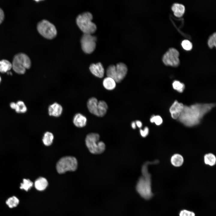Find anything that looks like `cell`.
I'll list each match as a JSON object with an SVG mask.
<instances>
[{
	"mask_svg": "<svg viewBox=\"0 0 216 216\" xmlns=\"http://www.w3.org/2000/svg\"><path fill=\"white\" fill-rule=\"evenodd\" d=\"M215 106L214 103H196L190 106L184 105L178 119L187 127L194 126L198 124L204 116Z\"/></svg>",
	"mask_w": 216,
	"mask_h": 216,
	"instance_id": "obj_1",
	"label": "cell"
},
{
	"mask_svg": "<svg viewBox=\"0 0 216 216\" xmlns=\"http://www.w3.org/2000/svg\"><path fill=\"white\" fill-rule=\"evenodd\" d=\"M158 162V160L152 162L146 161L142 166V176L137 182L136 189L140 196L145 200L151 199L153 195L152 190L151 175L148 171V166L156 164Z\"/></svg>",
	"mask_w": 216,
	"mask_h": 216,
	"instance_id": "obj_2",
	"label": "cell"
},
{
	"mask_svg": "<svg viewBox=\"0 0 216 216\" xmlns=\"http://www.w3.org/2000/svg\"><path fill=\"white\" fill-rule=\"evenodd\" d=\"M92 14L88 12L83 13L77 16V24L84 34H91L96 31L97 26L95 24L92 22Z\"/></svg>",
	"mask_w": 216,
	"mask_h": 216,
	"instance_id": "obj_3",
	"label": "cell"
},
{
	"mask_svg": "<svg viewBox=\"0 0 216 216\" xmlns=\"http://www.w3.org/2000/svg\"><path fill=\"white\" fill-rule=\"evenodd\" d=\"M100 136L96 133H90L86 136L85 139L86 146L90 152L93 154L102 153L105 150V145L99 140Z\"/></svg>",
	"mask_w": 216,
	"mask_h": 216,
	"instance_id": "obj_4",
	"label": "cell"
},
{
	"mask_svg": "<svg viewBox=\"0 0 216 216\" xmlns=\"http://www.w3.org/2000/svg\"><path fill=\"white\" fill-rule=\"evenodd\" d=\"M31 61L28 56L25 53H21L16 55L12 63V68L16 73L24 74L26 69L31 66Z\"/></svg>",
	"mask_w": 216,
	"mask_h": 216,
	"instance_id": "obj_5",
	"label": "cell"
},
{
	"mask_svg": "<svg viewBox=\"0 0 216 216\" xmlns=\"http://www.w3.org/2000/svg\"><path fill=\"white\" fill-rule=\"evenodd\" d=\"M128 71L126 65L123 63L119 62L116 65H111L106 70L107 77L114 79L116 82H120L126 76Z\"/></svg>",
	"mask_w": 216,
	"mask_h": 216,
	"instance_id": "obj_6",
	"label": "cell"
},
{
	"mask_svg": "<svg viewBox=\"0 0 216 216\" xmlns=\"http://www.w3.org/2000/svg\"><path fill=\"white\" fill-rule=\"evenodd\" d=\"M77 166V161L76 158L72 156H65L61 158L56 165L57 171L62 174L67 171H75Z\"/></svg>",
	"mask_w": 216,
	"mask_h": 216,
	"instance_id": "obj_7",
	"label": "cell"
},
{
	"mask_svg": "<svg viewBox=\"0 0 216 216\" xmlns=\"http://www.w3.org/2000/svg\"><path fill=\"white\" fill-rule=\"evenodd\" d=\"M37 29L41 35L48 39L53 38L57 34V30L55 26L46 20H42L39 22Z\"/></svg>",
	"mask_w": 216,
	"mask_h": 216,
	"instance_id": "obj_8",
	"label": "cell"
},
{
	"mask_svg": "<svg viewBox=\"0 0 216 216\" xmlns=\"http://www.w3.org/2000/svg\"><path fill=\"white\" fill-rule=\"evenodd\" d=\"M179 53L178 50L174 48L169 49L164 54L162 61L166 65L176 67L179 64Z\"/></svg>",
	"mask_w": 216,
	"mask_h": 216,
	"instance_id": "obj_9",
	"label": "cell"
},
{
	"mask_svg": "<svg viewBox=\"0 0 216 216\" xmlns=\"http://www.w3.org/2000/svg\"><path fill=\"white\" fill-rule=\"evenodd\" d=\"M97 38L91 34H84L81 39L82 48L86 53L89 54L94 50L96 46Z\"/></svg>",
	"mask_w": 216,
	"mask_h": 216,
	"instance_id": "obj_10",
	"label": "cell"
},
{
	"mask_svg": "<svg viewBox=\"0 0 216 216\" xmlns=\"http://www.w3.org/2000/svg\"><path fill=\"white\" fill-rule=\"evenodd\" d=\"M184 105L177 100H175L170 108L171 116L174 119H177L182 111Z\"/></svg>",
	"mask_w": 216,
	"mask_h": 216,
	"instance_id": "obj_11",
	"label": "cell"
},
{
	"mask_svg": "<svg viewBox=\"0 0 216 216\" xmlns=\"http://www.w3.org/2000/svg\"><path fill=\"white\" fill-rule=\"evenodd\" d=\"M91 73L95 76L100 78H102L104 75V69L100 62L91 64L89 68Z\"/></svg>",
	"mask_w": 216,
	"mask_h": 216,
	"instance_id": "obj_12",
	"label": "cell"
},
{
	"mask_svg": "<svg viewBox=\"0 0 216 216\" xmlns=\"http://www.w3.org/2000/svg\"><path fill=\"white\" fill-rule=\"evenodd\" d=\"M62 110V107L60 104L55 103L49 107L48 113L50 116L58 117L61 115Z\"/></svg>",
	"mask_w": 216,
	"mask_h": 216,
	"instance_id": "obj_13",
	"label": "cell"
},
{
	"mask_svg": "<svg viewBox=\"0 0 216 216\" xmlns=\"http://www.w3.org/2000/svg\"><path fill=\"white\" fill-rule=\"evenodd\" d=\"M98 101L96 98L92 97L87 102V106L89 111L92 114L98 116Z\"/></svg>",
	"mask_w": 216,
	"mask_h": 216,
	"instance_id": "obj_14",
	"label": "cell"
},
{
	"mask_svg": "<svg viewBox=\"0 0 216 216\" xmlns=\"http://www.w3.org/2000/svg\"><path fill=\"white\" fill-rule=\"evenodd\" d=\"M73 122L76 127L82 128L85 126L86 124L87 119L86 117L80 113L76 114L74 116Z\"/></svg>",
	"mask_w": 216,
	"mask_h": 216,
	"instance_id": "obj_15",
	"label": "cell"
},
{
	"mask_svg": "<svg viewBox=\"0 0 216 216\" xmlns=\"http://www.w3.org/2000/svg\"><path fill=\"white\" fill-rule=\"evenodd\" d=\"M172 10L174 15L178 17H181L184 14L185 10L184 6L182 4L178 3H174L171 7Z\"/></svg>",
	"mask_w": 216,
	"mask_h": 216,
	"instance_id": "obj_16",
	"label": "cell"
},
{
	"mask_svg": "<svg viewBox=\"0 0 216 216\" xmlns=\"http://www.w3.org/2000/svg\"><path fill=\"white\" fill-rule=\"evenodd\" d=\"M48 185V182L44 178L40 177L38 178L34 182V185L35 188L39 191L45 190Z\"/></svg>",
	"mask_w": 216,
	"mask_h": 216,
	"instance_id": "obj_17",
	"label": "cell"
},
{
	"mask_svg": "<svg viewBox=\"0 0 216 216\" xmlns=\"http://www.w3.org/2000/svg\"><path fill=\"white\" fill-rule=\"evenodd\" d=\"M184 161L183 157L179 154H175L172 156L170 159V162L172 165L176 167L181 166Z\"/></svg>",
	"mask_w": 216,
	"mask_h": 216,
	"instance_id": "obj_18",
	"label": "cell"
},
{
	"mask_svg": "<svg viewBox=\"0 0 216 216\" xmlns=\"http://www.w3.org/2000/svg\"><path fill=\"white\" fill-rule=\"evenodd\" d=\"M116 82L112 78L107 77L103 81V85L104 87L108 90H112L116 87Z\"/></svg>",
	"mask_w": 216,
	"mask_h": 216,
	"instance_id": "obj_19",
	"label": "cell"
},
{
	"mask_svg": "<svg viewBox=\"0 0 216 216\" xmlns=\"http://www.w3.org/2000/svg\"><path fill=\"white\" fill-rule=\"evenodd\" d=\"M98 116L102 117L106 114L108 109V106L106 103L103 100L98 101Z\"/></svg>",
	"mask_w": 216,
	"mask_h": 216,
	"instance_id": "obj_20",
	"label": "cell"
},
{
	"mask_svg": "<svg viewBox=\"0 0 216 216\" xmlns=\"http://www.w3.org/2000/svg\"><path fill=\"white\" fill-rule=\"evenodd\" d=\"M12 68V63L6 59L0 61V72L5 73L9 71Z\"/></svg>",
	"mask_w": 216,
	"mask_h": 216,
	"instance_id": "obj_21",
	"label": "cell"
},
{
	"mask_svg": "<svg viewBox=\"0 0 216 216\" xmlns=\"http://www.w3.org/2000/svg\"><path fill=\"white\" fill-rule=\"evenodd\" d=\"M204 160L205 164L211 166H214L216 163V157L212 153H208L205 154Z\"/></svg>",
	"mask_w": 216,
	"mask_h": 216,
	"instance_id": "obj_22",
	"label": "cell"
},
{
	"mask_svg": "<svg viewBox=\"0 0 216 216\" xmlns=\"http://www.w3.org/2000/svg\"><path fill=\"white\" fill-rule=\"evenodd\" d=\"M54 136L51 132H47L45 133L42 139L44 144L46 146H49L52 143Z\"/></svg>",
	"mask_w": 216,
	"mask_h": 216,
	"instance_id": "obj_23",
	"label": "cell"
},
{
	"mask_svg": "<svg viewBox=\"0 0 216 216\" xmlns=\"http://www.w3.org/2000/svg\"><path fill=\"white\" fill-rule=\"evenodd\" d=\"M14 110L17 113H24L27 111V108L23 102L18 101L16 103V107Z\"/></svg>",
	"mask_w": 216,
	"mask_h": 216,
	"instance_id": "obj_24",
	"label": "cell"
},
{
	"mask_svg": "<svg viewBox=\"0 0 216 216\" xmlns=\"http://www.w3.org/2000/svg\"><path fill=\"white\" fill-rule=\"evenodd\" d=\"M33 184V182L29 179L24 178L23 180L22 183L20 184V188L28 191L32 187Z\"/></svg>",
	"mask_w": 216,
	"mask_h": 216,
	"instance_id": "obj_25",
	"label": "cell"
},
{
	"mask_svg": "<svg viewBox=\"0 0 216 216\" xmlns=\"http://www.w3.org/2000/svg\"><path fill=\"white\" fill-rule=\"evenodd\" d=\"M172 86L173 89L179 93L182 92L185 88L184 84L178 80L174 81Z\"/></svg>",
	"mask_w": 216,
	"mask_h": 216,
	"instance_id": "obj_26",
	"label": "cell"
},
{
	"mask_svg": "<svg viewBox=\"0 0 216 216\" xmlns=\"http://www.w3.org/2000/svg\"><path fill=\"white\" fill-rule=\"evenodd\" d=\"M19 200L15 196H13L9 198L6 201V203L10 208L16 207L18 204Z\"/></svg>",
	"mask_w": 216,
	"mask_h": 216,
	"instance_id": "obj_27",
	"label": "cell"
},
{
	"mask_svg": "<svg viewBox=\"0 0 216 216\" xmlns=\"http://www.w3.org/2000/svg\"><path fill=\"white\" fill-rule=\"evenodd\" d=\"M151 123H154L157 125H160L163 123V119L159 115L152 116L150 119Z\"/></svg>",
	"mask_w": 216,
	"mask_h": 216,
	"instance_id": "obj_28",
	"label": "cell"
},
{
	"mask_svg": "<svg viewBox=\"0 0 216 216\" xmlns=\"http://www.w3.org/2000/svg\"><path fill=\"white\" fill-rule=\"evenodd\" d=\"M216 33H214L210 36L208 39V44L209 47L212 48L213 47L216 46Z\"/></svg>",
	"mask_w": 216,
	"mask_h": 216,
	"instance_id": "obj_29",
	"label": "cell"
},
{
	"mask_svg": "<svg viewBox=\"0 0 216 216\" xmlns=\"http://www.w3.org/2000/svg\"><path fill=\"white\" fill-rule=\"evenodd\" d=\"M181 45L183 48L186 50H190L192 48V43L188 40H183L182 42Z\"/></svg>",
	"mask_w": 216,
	"mask_h": 216,
	"instance_id": "obj_30",
	"label": "cell"
},
{
	"mask_svg": "<svg viewBox=\"0 0 216 216\" xmlns=\"http://www.w3.org/2000/svg\"><path fill=\"white\" fill-rule=\"evenodd\" d=\"M179 216H195V214L193 212L186 209L181 210L179 214Z\"/></svg>",
	"mask_w": 216,
	"mask_h": 216,
	"instance_id": "obj_31",
	"label": "cell"
},
{
	"mask_svg": "<svg viewBox=\"0 0 216 216\" xmlns=\"http://www.w3.org/2000/svg\"><path fill=\"white\" fill-rule=\"evenodd\" d=\"M149 132V128L147 127H145L143 130L142 129L140 130V133L141 136L144 137H146L148 135Z\"/></svg>",
	"mask_w": 216,
	"mask_h": 216,
	"instance_id": "obj_32",
	"label": "cell"
},
{
	"mask_svg": "<svg viewBox=\"0 0 216 216\" xmlns=\"http://www.w3.org/2000/svg\"><path fill=\"white\" fill-rule=\"evenodd\" d=\"M4 19V14L3 10L0 8V24L2 22Z\"/></svg>",
	"mask_w": 216,
	"mask_h": 216,
	"instance_id": "obj_33",
	"label": "cell"
},
{
	"mask_svg": "<svg viewBox=\"0 0 216 216\" xmlns=\"http://www.w3.org/2000/svg\"><path fill=\"white\" fill-rule=\"evenodd\" d=\"M136 124L139 128H141L142 126V124L141 122L139 120H137L136 122Z\"/></svg>",
	"mask_w": 216,
	"mask_h": 216,
	"instance_id": "obj_34",
	"label": "cell"
},
{
	"mask_svg": "<svg viewBox=\"0 0 216 216\" xmlns=\"http://www.w3.org/2000/svg\"><path fill=\"white\" fill-rule=\"evenodd\" d=\"M10 106L12 109L14 110L16 107V103L13 102L11 103Z\"/></svg>",
	"mask_w": 216,
	"mask_h": 216,
	"instance_id": "obj_35",
	"label": "cell"
},
{
	"mask_svg": "<svg viewBox=\"0 0 216 216\" xmlns=\"http://www.w3.org/2000/svg\"><path fill=\"white\" fill-rule=\"evenodd\" d=\"M131 127L132 128L134 129H135L136 128V124L135 122H133L131 123Z\"/></svg>",
	"mask_w": 216,
	"mask_h": 216,
	"instance_id": "obj_36",
	"label": "cell"
},
{
	"mask_svg": "<svg viewBox=\"0 0 216 216\" xmlns=\"http://www.w3.org/2000/svg\"><path fill=\"white\" fill-rule=\"evenodd\" d=\"M1 76H0V83L1 82Z\"/></svg>",
	"mask_w": 216,
	"mask_h": 216,
	"instance_id": "obj_37",
	"label": "cell"
}]
</instances>
